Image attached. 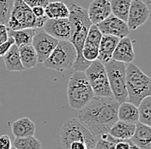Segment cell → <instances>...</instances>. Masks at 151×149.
<instances>
[{"label":"cell","mask_w":151,"mask_h":149,"mask_svg":"<svg viewBox=\"0 0 151 149\" xmlns=\"http://www.w3.org/2000/svg\"><path fill=\"white\" fill-rule=\"evenodd\" d=\"M119 39H120L119 38L116 36L102 34V37L99 45V55L97 59L101 61L102 64L111 60L113 52L117 47Z\"/></svg>","instance_id":"obj_16"},{"label":"cell","mask_w":151,"mask_h":149,"mask_svg":"<svg viewBox=\"0 0 151 149\" xmlns=\"http://www.w3.org/2000/svg\"><path fill=\"white\" fill-rule=\"evenodd\" d=\"M42 29L58 40H70L71 36V25L69 18H48Z\"/></svg>","instance_id":"obj_12"},{"label":"cell","mask_w":151,"mask_h":149,"mask_svg":"<svg viewBox=\"0 0 151 149\" xmlns=\"http://www.w3.org/2000/svg\"><path fill=\"white\" fill-rule=\"evenodd\" d=\"M112 59L122 62L124 64L132 63L135 59V52L133 49L132 39L128 36L121 38L115 48Z\"/></svg>","instance_id":"obj_15"},{"label":"cell","mask_w":151,"mask_h":149,"mask_svg":"<svg viewBox=\"0 0 151 149\" xmlns=\"http://www.w3.org/2000/svg\"><path fill=\"white\" fill-rule=\"evenodd\" d=\"M119 103L113 97L95 96L79 110L78 120L95 135L108 133L118 121Z\"/></svg>","instance_id":"obj_1"},{"label":"cell","mask_w":151,"mask_h":149,"mask_svg":"<svg viewBox=\"0 0 151 149\" xmlns=\"http://www.w3.org/2000/svg\"><path fill=\"white\" fill-rule=\"evenodd\" d=\"M98 136L88 130L77 118H70L65 122L60 130V140L63 148L71 142H83L89 149H94Z\"/></svg>","instance_id":"obj_5"},{"label":"cell","mask_w":151,"mask_h":149,"mask_svg":"<svg viewBox=\"0 0 151 149\" xmlns=\"http://www.w3.org/2000/svg\"><path fill=\"white\" fill-rule=\"evenodd\" d=\"M94 94L84 71L75 70L70 75L67 86L69 105L79 111L89 102Z\"/></svg>","instance_id":"obj_4"},{"label":"cell","mask_w":151,"mask_h":149,"mask_svg":"<svg viewBox=\"0 0 151 149\" xmlns=\"http://www.w3.org/2000/svg\"><path fill=\"white\" fill-rule=\"evenodd\" d=\"M69 9L70 15L68 18L71 25V36L70 38V41L74 46L77 53L72 68L74 70L84 71L91 63L83 58L82 55V50L84 45L88 31L92 23L88 18L87 9L82 6L73 3Z\"/></svg>","instance_id":"obj_2"},{"label":"cell","mask_w":151,"mask_h":149,"mask_svg":"<svg viewBox=\"0 0 151 149\" xmlns=\"http://www.w3.org/2000/svg\"><path fill=\"white\" fill-rule=\"evenodd\" d=\"M87 11L91 23L95 25L112 14L110 2L108 0H93Z\"/></svg>","instance_id":"obj_14"},{"label":"cell","mask_w":151,"mask_h":149,"mask_svg":"<svg viewBox=\"0 0 151 149\" xmlns=\"http://www.w3.org/2000/svg\"><path fill=\"white\" fill-rule=\"evenodd\" d=\"M131 140L141 149H151V129L150 126L141 122L136 123L134 135Z\"/></svg>","instance_id":"obj_17"},{"label":"cell","mask_w":151,"mask_h":149,"mask_svg":"<svg viewBox=\"0 0 151 149\" xmlns=\"http://www.w3.org/2000/svg\"><path fill=\"white\" fill-rule=\"evenodd\" d=\"M104 65L106 70L109 86L113 93V97L119 103L127 100V90L125 85L126 64L111 59Z\"/></svg>","instance_id":"obj_8"},{"label":"cell","mask_w":151,"mask_h":149,"mask_svg":"<svg viewBox=\"0 0 151 149\" xmlns=\"http://www.w3.org/2000/svg\"><path fill=\"white\" fill-rule=\"evenodd\" d=\"M12 147L11 140L8 135H0V149H10Z\"/></svg>","instance_id":"obj_32"},{"label":"cell","mask_w":151,"mask_h":149,"mask_svg":"<svg viewBox=\"0 0 151 149\" xmlns=\"http://www.w3.org/2000/svg\"><path fill=\"white\" fill-rule=\"evenodd\" d=\"M3 57H4V64H5V68L7 71L21 72L24 70V68L22 64V62L20 59L18 47L15 43L9 47L8 52L4 55Z\"/></svg>","instance_id":"obj_20"},{"label":"cell","mask_w":151,"mask_h":149,"mask_svg":"<svg viewBox=\"0 0 151 149\" xmlns=\"http://www.w3.org/2000/svg\"><path fill=\"white\" fill-rule=\"evenodd\" d=\"M84 72L95 96L113 97L104 64L96 59L91 62Z\"/></svg>","instance_id":"obj_9"},{"label":"cell","mask_w":151,"mask_h":149,"mask_svg":"<svg viewBox=\"0 0 151 149\" xmlns=\"http://www.w3.org/2000/svg\"><path fill=\"white\" fill-rule=\"evenodd\" d=\"M9 38L8 28L5 24L0 23V45L4 43Z\"/></svg>","instance_id":"obj_34"},{"label":"cell","mask_w":151,"mask_h":149,"mask_svg":"<svg viewBox=\"0 0 151 149\" xmlns=\"http://www.w3.org/2000/svg\"><path fill=\"white\" fill-rule=\"evenodd\" d=\"M32 12L34 14V16L35 17H43V16H47L45 14V8L42 6H35L31 8Z\"/></svg>","instance_id":"obj_35"},{"label":"cell","mask_w":151,"mask_h":149,"mask_svg":"<svg viewBox=\"0 0 151 149\" xmlns=\"http://www.w3.org/2000/svg\"><path fill=\"white\" fill-rule=\"evenodd\" d=\"M45 14L49 19L68 18L70 15V9L64 2H49L45 7Z\"/></svg>","instance_id":"obj_23"},{"label":"cell","mask_w":151,"mask_h":149,"mask_svg":"<svg viewBox=\"0 0 151 149\" xmlns=\"http://www.w3.org/2000/svg\"><path fill=\"white\" fill-rule=\"evenodd\" d=\"M14 148L16 149H42L41 142L34 135L16 138L14 140Z\"/></svg>","instance_id":"obj_27"},{"label":"cell","mask_w":151,"mask_h":149,"mask_svg":"<svg viewBox=\"0 0 151 149\" xmlns=\"http://www.w3.org/2000/svg\"><path fill=\"white\" fill-rule=\"evenodd\" d=\"M14 44V39H12V37L9 36L8 39L0 45V57H4V55L8 52V50L9 49V47H11Z\"/></svg>","instance_id":"obj_33"},{"label":"cell","mask_w":151,"mask_h":149,"mask_svg":"<svg viewBox=\"0 0 151 149\" xmlns=\"http://www.w3.org/2000/svg\"><path fill=\"white\" fill-rule=\"evenodd\" d=\"M101 37H102V34L98 28L97 25L91 24L90 28L88 31L83 47H93V48L99 49V45H100Z\"/></svg>","instance_id":"obj_28"},{"label":"cell","mask_w":151,"mask_h":149,"mask_svg":"<svg viewBox=\"0 0 151 149\" xmlns=\"http://www.w3.org/2000/svg\"><path fill=\"white\" fill-rule=\"evenodd\" d=\"M18 49L20 59L24 69H29L37 65V53L31 44L18 47Z\"/></svg>","instance_id":"obj_22"},{"label":"cell","mask_w":151,"mask_h":149,"mask_svg":"<svg viewBox=\"0 0 151 149\" xmlns=\"http://www.w3.org/2000/svg\"><path fill=\"white\" fill-rule=\"evenodd\" d=\"M15 0H0V23L7 25Z\"/></svg>","instance_id":"obj_30"},{"label":"cell","mask_w":151,"mask_h":149,"mask_svg":"<svg viewBox=\"0 0 151 149\" xmlns=\"http://www.w3.org/2000/svg\"><path fill=\"white\" fill-rule=\"evenodd\" d=\"M115 149H129V140H119L115 144Z\"/></svg>","instance_id":"obj_36"},{"label":"cell","mask_w":151,"mask_h":149,"mask_svg":"<svg viewBox=\"0 0 151 149\" xmlns=\"http://www.w3.org/2000/svg\"><path fill=\"white\" fill-rule=\"evenodd\" d=\"M137 109L139 115L138 122L151 126V96H147L142 99L137 106Z\"/></svg>","instance_id":"obj_26"},{"label":"cell","mask_w":151,"mask_h":149,"mask_svg":"<svg viewBox=\"0 0 151 149\" xmlns=\"http://www.w3.org/2000/svg\"><path fill=\"white\" fill-rule=\"evenodd\" d=\"M22 1L30 8L35 6H42L45 8L49 3V0H22Z\"/></svg>","instance_id":"obj_31"},{"label":"cell","mask_w":151,"mask_h":149,"mask_svg":"<svg viewBox=\"0 0 151 149\" xmlns=\"http://www.w3.org/2000/svg\"><path fill=\"white\" fill-rule=\"evenodd\" d=\"M97 142L95 145L96 149H115V144L118 139H115L109 133H105L97 135Z\"/></svg>","instance_id":"obj_29"},{"label":"cell","mask_w":151,"mask_h":149,"mask_svg":"<svg viewBox=\"0 0 151 149\" xmlns=\"http://www.w3.org/2000/svg\"><path fill=\"white\" fill-rule=\"evenodd\" d=\"M11 131L16 138L31 136L35 133V124L28 117H22L13 122Z\"/></svg>","instance_id":"obj_18"},{"label":"cell","mask_w":151,"mask_h":149,"mask_svg":"<svg viewBox=\"0 0 151 149\" xmlns=\"http://www.w3.org/2000/svg\"><path fill=\"white\" fill-rule=\"evenodd\" d=\"M97 27L100 29L102 34L113 35L121 38L128 36L131 30L127 25V22L117 16L111 14L108 17L97 24Z\"/></svg>","instance_id":"obj_13"},{"label":"cell","mask_w":151,"mask_h":149,"mask_svg":"<svg viewBox=\"0 0 151 149\" xmlns=\"http://www.w3.org/2000/svg\"><path fill=\"white\" fill-rule=\"evenodd\" d=\"M109 2L113 16L124 21H127L132 0H111Z\"/></svg>","instance_id":"obj_25"},{"label":"cell","mask_w":151,"mask_h":149,"mask_svg":"<svg viewBox=\"0 0 151 149\" xmlns=\"http://www.w3.org/2000/svg\"><path fill=\"white\" fill-rule=\"evenodd\" d=\"M136 124L118 120L109 130V134L118 140H129L134 135Z\"/></svg>","instance_id":"obj_21"},{"label":"cell","mask_w":151,"mask_h":149,"mask_svg":"<svg viewBox=\"0 0 151 149\" xmlns=\"http://www.w3.org/2000/svg\"><path fill=\"white\" fill-rule=\"evenodd\" d=\"M94 149H96V148H94Z\"/></svg>","instance_id":"obj_39"},{"label":"cell","mask_w":151,"mask_h":149,"mask_svg":"<svg viewBox=\"0 0 151 149\" xmlns=\"http://www.w3.org/2000/svg\"><path fill=\"white\" fill-rule=\"evenodd\" d=\"M125 85L128 102L138 106L142 99L151 95L150 77L133 63L126 64Z\"/></svg>","instance_id":"obj_3"},{"label":"cell","mask_w":151,"mask_h":149,"mask_svg":"<svg viewBox=\"0 0 151 149\" xmlns=\"http://www.w3.org/2000/svg\"><path fill=\"white\" fill-rule=\"evenodd\" d=\"M9 36L14 39V43L18 47L32 43L35 33V28H23L18 30H8Z\"/></svg>","instance_id":"obj_24"},{"label":"cell","mask_w":151,"mask_h":149,"mask_svg":"<svg viewBox=\"0 0 151 149\" xmlns=\"http://www.w3.org/2000/svg\"><path fill=\"white\" fill-rule=\"evenodd\" d=\"M76 56L75 47L70 40H58L56 47L42 64L47 69L64 72L72 68Z\"/></svg>","instance_id":"obj_7"},{"label":"cell","mask_w":151,"mask_h":149,"mask_svg":"<svg viewBox=\"0 0 151 149\" xmlns=\"http://www.w3.org/2000/svg\"><path fill=\"white\" fill-rule=\"evenodd\" d=\"M118 120L136 124L139 120L137 106L130 102L120 103L118 107Z\"/></svg>","instance_id":"obj_19"},{"label":"cell","mask_w":151,"mask_h":149,"mask_svg":"<svg viewBox=\"0 0 151 149\" xmlns=\"http://www.w3.org/2000/svg\"><path fill=\"white\" fill-rule=\"evenodd\" d=\"M129 149H141L137 147L135 143H133L131 139H129Z\"/></svg>","instance_id":"obj_37"},{"label":"cell","mask_w":151,"mask_h":149,"mask_svg":"<svg viewBox=\"0 0 151 149\" xmlns=\"http://www.w3.org/2000/svg\"><path fill=\"white\" fill-rule=\"evenodd\" d=\"M47 16L35 17L30 7L22 0H15L7 23L8 30L23 28H42L47 20Z\"/></svg>","instance_id":"obj_6"},{"label":"cell","mask_w":151,"mask_h":149,"mask_svg":"<svg viewBox=\"0 0 151 149\" xmlns=\"http://www.w3.org/2000/svg\"><path fill=\"white\" fill-rule=\"evenodd\" d=\"M10 149H16V148H15L14 147H11V148H10Z\"/></svg>","instance_id":"obj_38"},{"label":"cell","mask_w":151,"mask_h":149,"mask_svg":"<svg viewBox=\"0 0 151 149\" xmlns=\"http://www.w3.org/2000/svg\"><path fill=\"white\" fill-rule=\"evenodd\" d=\"M150 9L142 0H132L127 17V25L129 29L136 30L143 25L150 17Z\"/></svg>","instance_id":"obj_11"},{"label":"cell","mask_w":151,"mask_h":149,"mask_svg":"<svg viewBox=\"0 0 151 149\" xmlns=\"http://www.w3.org/2000/svg\"><path fill=\"white\" fill-rule=\"evenodd\" d=\"M58 40L46 33L42 28H35L31 45L35 48L38 57V63H43L53 49L56 47Z\"/></svg>","instance_id":"obj_10"}]
</instances>
